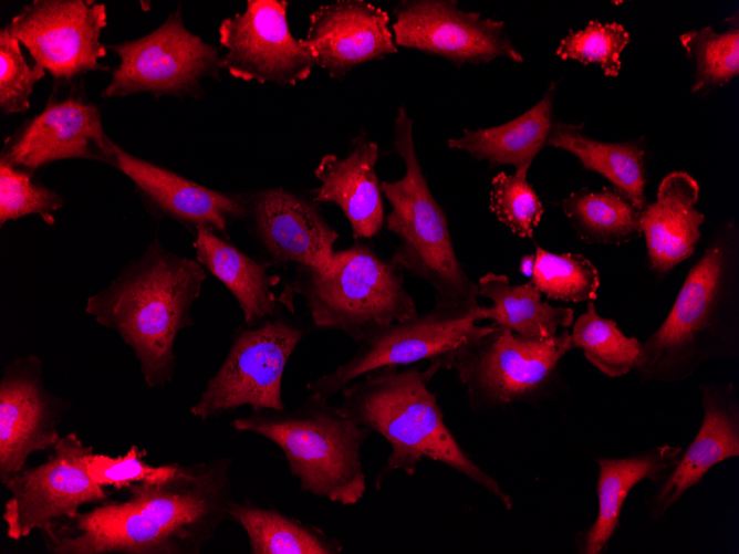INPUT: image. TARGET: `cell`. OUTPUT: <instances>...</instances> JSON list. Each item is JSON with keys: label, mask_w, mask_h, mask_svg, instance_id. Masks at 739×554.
<instances>
[{"label": "cell", "mask_w": 739, "mask_h": 554, "mask_svg": "<svg viewBox=\"0 0 739 554\" xmlns=\"http://www.w3.org/2000/svg\"><path fill=\"white\" fill-rule=\"evenodd\" d=\"M577 236L590 244H623L642 234L641 210L616 190L581 189L562 201Z\"/></svg>", "instance_id": "obj_30"}, {"label": "cell", "mask_w": 739, "mask_h": 554, "mask_svg": "<svg viewBox=\"0 0 739 554\" xmlns=\"http://www.w3.org/2000/svg\"><path fill=\"white\" fill-rule=\"evenodd\" d=\"M287 1L248 0L246 10L222 20L219 42L227 50L221 69L258 83L295 85L306 80L316 61L289 28Z\"/></svg>", "instance_id": "obj_14"}, {"label": "cell", "mask_w": 739, "mask_h": 554, "mask_svg": "<svg viewBox=\"0 0 739 554\" xmlns=\"http://www.w3.org/2000/svg\"><path fill=\"white\" fill-rule=\"evenodd\" d=\"M66 403L44 385L35 355L8 364L0 380V482L25 468L37 451H51L60 440Z\"/></svg>", "instance_id": "obj_16"}, {"label": "cell", "mask_w": 739, "mask_h": 554, "mask_svg": "<svg viewBox=\"0 0 739 554\" xmlns=\"http://www.w3.org/2000/svg\"><path fill=\"white\" fill-rule=\"evenodd\" d=\"M246 201L256 238L271 264L295 263L320 271L333 268L339 233L314 200L273 188L254 192Z\"/></svg>", "instance_id": "obj_18"}, {"label": "cell", "mask_w": 739, "mask_h": 554, "mask_svg": "<svg viewBox=\"0 0 739 554\" xmlns=\"http://www.w3.org/2000/svg\"><path fill=\"white\" fill-rule=\"evenodd\" d=\"M481 310V305L459 309L436 304L424 315L376 330L358 344L357 352L347 362L306 387L329 400L358 377L381 367L428 359L448 369L451 358L461 348L495 328L493 324L478 325Z\"/></svg>", "instance_id": "obj_9"}, {"label": "cell", "mask_w": 739, "mask_h": 554, "mask_svg": "<svg viewBox=\"0 0 739 554\" xmlns=\"http://www.w3.org/2000/svg\"><path fill=\"white\" fill-rule=\"evenodd\" d=\"M94 453L75 432L60 438L45 462L24 468L4 484L10 492L2 513L7 536L18 541L48 524L72 518L85 504L107 500L105 488L87 473Z\"/></svg>", "instance_id": "obj_12"}, {"label": "cell", "mask_w": 739, "mask_h": 554, "mask_svg": "<svg viewBox=\"0 0 739 554\" xmlns=\"http://www.w3.org/2000/svg\"><path fill=\"white\" fill-rule=\"evenodd\" d=\"M119 63L102 97H123L136 93L196 95L205 77L221 70L216 46L191 33L179 8L154 31L135 40L106 46Z\"/></svg>", "instance_id": "obj_11"}, {"label": "cell", "mask_w": 739, "mask_h": 554, "mask_svg": "<svg viewBox=\"0 0 739 554\" xmlns=\"http://www.w3.org/2000/svg\"><path fill=\"white\" fill-rule=\"evenodd\" d=\"M490 209L512 233L531 238L544 212L527 178L499 173L491 181Z\"/></svg>", "instance_id": "obj_36"}, {"label": "cell", "mask_w": 739, "mask_h": 554, "mask_svg": "<svg viewBox=\"0 0 739 554\" xmlns=\"http://www.w3.org/2000/svg\"><path fill=\"white\" fill-rule=\"evenodd\" d=\"M533 268H534V254H527L521 258L519 270L524 276L531 279L533 273Z\"/></svg>", "instance_id": "obj_39"}, {"label": "cell", "mask_w": 739, "mask_h": 554, "mask_svg": "<svg viewBox=\"0 0 739 554\" xmlns=\"http://www.w3.org/2000/svg\"><path fill=\"white\" fill-rule=\"evenodd\" d=\"M304 331L285 318H267L238 328L230 349L190 414L201 420L241 406L253 412L285 409L282 378Z\"/></svg>", "instance_id": "obj_10"}, {"label": "cell", "mask_w": 739, "mask_h": 554, "mask_svg": "<svg viewBox=\"0 0 739 554\" xmlns=\"http://www.w3.org/2000/svg\"><path fill=\"white\" fill-rule=\"evenodd\" d=\"M570 332L533 341L495 328L461 348L448 369L456 370L476 410L535 401L553 387L559 365L571 351Z\"/></svg>", "instance_id": "obj_8"}, {"label": "cell", "mask_w": 739, "mask_h": 554, "mask_svg": "<svg viewBox=\"0 0 739 554\" xmlns=\"http://www.w3.org/2000/svg\"><path fill=\"white\" fill-rule=\"evenodd\" d=\"M377 158V144L357 136L346 157L325 155L314 170L321 184L313 200L339 206L355 240L376 236L385 221L381 182L375 170Z\"/></svg>", "instance_id": "obj_22"}, {"label": "cell", "mask_w": 739, "mask_h": 554, "mask_svg": "<svg viewBox=\"0 0 739 554\" xmlns=\"http://www.w3.org/2000/svg\"><path fill=\"white\" fill-rule=\"evenodd\" d=\"M394 146L405 174L398 180L381 182L382 194L392 206L385 227L398 240L391 261L427 282L436 293V304L479 306L478 285L455 253L446 216L428 187L415 151L413 121L403 106L394 122Z\"/></svg>", "instance_id": "obj_6"}, {"label": "cell", "mask_w": 739, "mask_h": 554, "mask_svg": "<svg viewBox=\"0 0 739 554\" xmlns=\"http://www.w3.org/2000/svg\"><path fill=\"white\" fill-rule=\"evenodd\" d=\"M196 260L219 280L237 301L246 325L270 318L277 311L268 274L269 262L257 261L207 227L196 230Z\"/></svg>", "instance_id": "obj_26"}, {"label": "cell", "mask_w": 739, "mask_h": 554, "mask_svg": "<svg viewBox=\"0 0 739 554\" xmlns=\"http://www.w3.org/2000/svg\"><path fill=\"white\" fill-rule=\"evenodd\" d=\"M228 516L244 530L252 554H339L343 550L318 526L247 500H232Z\"/></svg>", "instance_id": "obj_29"}, {"label": "cell", "mask_w": 739, "mask_h": 554, "mask_svg": "<svg viewBox=\"0 0 739 554\" xmlns=\"http://www.w3.org/2000/svg\"><path fill=\"white\" fill-rule=\"evenodd\" d=\"M699 186L685 171H673L659 184L656 200L641 210L650 269L663 276L689 258L700 239L705 216L695 208Z\"/></svg>", "instance_id": "obj_23"}, {"label": "cell", "mask_w": 739, "mask_h": 554, "mask_svg": "<svg viewBox=\"0 0 739 554\" xmlns=\"http://www.w3.org/2000/svg\"><path fill=\"white\" fill-rule=\"evenodd\" d=\"M478 293L492 305L482 306L481 321L507 328L533 341L554 337L559 328L566 330L573 322L574 311L541 301V292L530 281L512 284L504 274L487 273L478 283Z\"/></svg>", "instance_id": "obj_28"}, {"label": "cell", "mask_w": 739, "mask_h": 554, "mask_svg": "<svg viewBox=\"0 0 739 554\" xmlns=\"http://www.w3.org/2000/svg\"><path fill=\"white\" fill-rule=\"evenodd\" d=\"M570 336L571 347L581 349L593 366L612 378L634 369L642 346L636 337L626 336L615 321L599 315L591 301L575 320Z\"/></svg>", "instance_id": "obj_31"}, {"label": "cell", "mask_w": 739, "mask_h": 554, "mask_svg": "<svg viewBox=\"0 0 739 554\" xmlns=\"http://www.w3.org/2000/svg\"><path fill=\"white\" fill-rule=\"evenodd\" d=\"M396 45L431 53L458 65L488 63L497 58L522 62L504 22L458 8L455 1L406 0L394 9Z\"/></svg>", "instance_id": "obj_15"}, {"label": "cell", "mask_w": 739, "mask_h": 554, "mask_svg": "<svg viewBox=\"0 0 739 554\" xmlns=\"http://www.w3.org/2000/svg\"><path fill=\"white\" fill-rule=\"evenodd\" d=\"M547 146L573 154L585 169L605 177L638 210L646 206V149L642 140L603 143L586 136L582 126L555 122Z\"/></svg>", "instance_id": "obj_27"}, {"label": "cell", "mask_w": 739, "mask_h": 554, "mask_svg": "<svg viewBox=\"0 0 739 554\" xmlns=\"http://www.w3.org/2000/svg\"><path fill=\"white\" fill-rule=\"evenodd\" d=\"M700 393L704 417L697 435L645 501L653 521L663 519L714 466L739 457V400L733 383L702 384Z\"/></svg>", "instance_id": "obj_20"}, {"label": "cell", "mask_w": 739, "mask_h": 554, "mask_svg": "<svg viewBox=\"0 0 739 554\" xmlns=\"http://www.w3.org/2000/svg\"><path fill=\"white\" fill-rule=\"evenodd\" d=\"M231 426L277 445L302 491L343 505L363 498L366 479L361 448L372 431L327 399L310 393L294 409L252 412Z\"/></svg>", "instance_id": "obj_5"}, {"label": "cell", "mask_w": 739, "mask_h": 554, "mask_svg": "<svg viewBox=\"0 0 739 554\" xmlns=\"http://www.w3.org/2000/svg\"><path fill=\"white\" fill-rule=\"evenodd\" d=\"M112 165L126 175L159 216L197 230L207 227L227 237L228 227L248 216L246 197L220 192L138 158L114 143Z\"/></svg>", "instance_id": "obj_21"}, {"label": "cell", "mask_w": 739, "mask_h": 554, "mask_svg": "<svg viewBox=\"0 0 739 554\" xmlns=\"http://www.w3.org/2000/svg\"><path fill=\"white\" fill-rule=\"evenodd\" d=\"M531 282L549 299L579 303L596 299L600 273L580 253L555 254L535 245Z\"/></svg>", "instance_id": "obj_33"}, {"label": "cell", "mask_w": 739, "mask_h": 554, "mask_svg": "<svg viewBox=\"0 0 739 554\" xmlns=\"http://www.w3.org/2000/svg\"><path fill=\"white\" fill-rule=\"evenodd\" d=\"M441 369L438 363L420 370L385 366L358 377L342 389L340 410L355 424L384 437L392 447L386 466L375 484L394 471L414 475L424 458L462 473L496 496L507 510L511 496L466 453L444 422V416L428 383Z\"/></svg>", "instance_id": "obj_4"}, {"label": "cell", "mask_w": 739, "mask_h": 554, "mask_svg": "<svg viewBox=\"0 0 739 554\" xmlns=\"http://www.w3.org/2000/svg\"><path fill=\"white\" fill-rule=\"evenodd\" d=\"M32 174L0 161V224L29 215L40 216L54 223L52 213L63 206L54 190L37 184Z\"/></svg>", "instance_id": "obj_35"}, {"label": "cell", "mask_w": 739, "mask_h": 554, "mask_svg": "<svg viewBox=\"0 0 739 554\" xmlns=\"http://www.w3.org/2000/svg\"><path fill=\"white\" fill-rule=\"evenodd\" d=\"M206 279L197 260L165 249L156 238L86 300L85 312L133 349L149 388L164 387L174 377L177 335L194 324L191 309Z\"/></svg>", "instance_id": "obj_3"}, {"label": "cell", "mask_w": 739, "mask_h": 554, "mask_svg": "<svg viewBox=\"0 0 739 554\" xmlns=\"http://www.w3.org/2000/svg\"><path fill=\"white\" fill-rule=\"evenodd\" d=\"M629 43V34L617 22L602 23L597 20L577 32L563 38L555 51L563 60H576L584 65L595 63L607 76H617L621 70V53Z\"/></svg>", "instance_id": "obj_34"}, {"label": "cell", "mask_w": 739, "mask_h": 554, "mask_svg": "<svg viewBox=\"0 0 739 554\" xmlns=\"http://www.w3.org/2000/svg\"><path fill=\"white\" fill-rule=\"evenodd\" d=\"M45 70L34 63L31 66L23 56L21 43L7 27L0 31V108L3 114L24 113L30 107V96L35 83L44 77Z\"/></svg>", "instance_id": "obj_37"}, {"label": "cell", "mask_w": 739, "mask_h": 554, "mask_svg": "<svg viewBox=\"0 0 739 554\" xmlns=\"http://www.w3.org/2000/svg\"><path fill=\"white\" fill-rule=\"evenodd\" d=\"M683 450L660 445L627 457L597 458V514L575 537L579 553H602L618 526L628 493L644 480L662 482L677 464Z\"/></svg>", "instance_id": "obj_24"}, {"label": "cell", "mask_w": 739, "mask_h": 554, "mask_svg": "<svg viewBox=\"0 0 739 554\" xmlns=\"http://www.w3.org/2000/svg\"><path fill=\"white\" fill-rule=\"evenodd\" d=\"M231 459L170 463L154 481L127 488L124 501L107 500L87 512L40 530L53 554H197L229 518Z\"/></svg>", "instance_id": "obj_1"}, {"label": "cell", "mask_w": 739, "mask_h": 554, "mask_svg": "<svg viewBox=\"0 0 739 554\" xmlns=\"http://www.w3.org/2000/svg\"><path fill=\"white\" fill-rule=\"evenodd\" d=\"M555 84L551 83L543 97L517 118L490 128L464 129L459 138H450L449 148L465 150L491 165H512L514 175L527 178L539 151L547 146L553 121Z\"/></svg>", "instance_id": "obj_25"}, {"label": "cell", "mask_w": 739, "mask_h": 554, "mask_svg": "<svg viewBox=\"0 0 739 554\" xmlns=\"http://www.w3.org/2000/svg\"><path fill=\"white\" fill-rule=\"evenodd\" d=\"M114 143L107 137L96 105L82 96L50 100L1 151L6 164L29 173L60 159L83 158L111 164Z\"/></svg>", "instance_id": "obj_17"}, {"label": "cell", "mask_w": 739, "mask_h": 554, "mask_svg": "<svg viewBox=\"0 0 739 554\" xmlns=\"http://www.w3.org/2000/svg\"><path fill=\"white\" fill-rule=\"evenodd\" d=\"M291 290L303 297L318 327L341 331L357 344L418 315L400 269L360 242L335 252L330 271L298 266Z\"/></svg>", "instance_id": "obj_7"}, {"label": "cell", "mask_w": 739, "mask_h": 554, "mask_svg": "<svg viewBox=\"0 0 739 554\" xmlns=\"http://www.w3.org/2000/svg\"><path fill=\"white\" fill-rule=\"evenodd\" d=\"M107 24L106 6L84 0H34L7 24L34 63L55 80L69 82L90 71H108L100 63L106 46L100 38Z\"/></svg>", "instance_id": "obj_13"}, {"label": "cell", "mask_w": 739, "mask_h": 554, "mask_svg": "<svg viewBox=\"0 0 739 554\" xmlns=\"http://www.w3.org/2000/svg\"><path fill=\"white\" fill-rule=\"evenodd\" d=\"M309 20L308 34L299 42L332 77L397 52L389 15L368 2L342 0L324 4Z\"/></svg>", "instance_id": "obj_19"}, {"label": "cell", "mask_w": 739, "mask_h": 554, "mask_svg": "<svg viewBox=\"0 0 739 554\" xmlns=\"http://www.w3.org/2000/svg\"><path fill=\"white\" fill-rule=\"evenodd\" d=\"M146 454V450L136 445L118 457L93 453L87 461V473L103 488L123 490L134 483L157 480L168 472L170 463L152 466L143 460Z\"/></svg>", "instance_id": "obj_38"}, {"label": "cell", "mask_w": 739, "mask_h": 554, "mask_svg": "<svg viewBox=\"0 0 739 554\" xmlns=\"http://www.w3.org/2000/svg\"><path fill=\"white\" fill-rule=\"evenodd\" d=\"M726 21L728 29L721 33L706 27L680 35L687 56L695 66L693 93L721 87L739 74L738 13Z\"/></svg>", "instance_id": "obj_32"}, {"label": "cell", "mask_w": 739, "mask_h": 554, "mask_svg": "<svg viewBox=\"0 0 739 554\" xmlns=\"http://www.w3.org/2000/svg\"><path fill=\"white\" fill-rule=\"evenodd\" d=\"M739 355V237L722 223L693 264L660 326L644 342L635 374L641 381L675 384L706 362Z\"/></svg>", "instance_id": "obj_2"}]
</instances>
